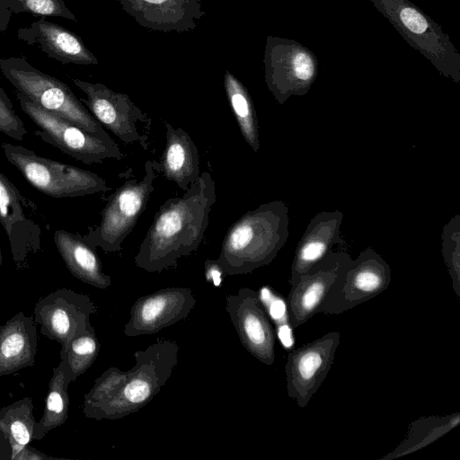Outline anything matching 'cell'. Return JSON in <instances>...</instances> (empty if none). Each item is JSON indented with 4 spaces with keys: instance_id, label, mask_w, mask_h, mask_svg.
Returning a JSON list of instances; mask_svg holds the SVG:
<instances>
[{
    "instance_id": "13",
    "label": "cell",
    "mask_w": 460,
    "mask_h": 460,
    "mask_svg": "<svg viewBox=\"0 0 460 460\" xmlns=\"http://www.w3.org/2000/svg\"><path fill=\"white\" fill-rule=\"evenodd\" d=\"M73 83L85 93L86 98L80 101L102 126L124 143H137L145 150L148 148V137L137 124L150 123V119L128 94L114 92L101 83L75 78Z\"/></svg>"
},
{
    "instance_id": "25",
    "label": "cell",
    "mask_w": 460,
    "mask_h": 460,
    "mask_svg": "<svg viewBox=\"0 0 460 460\" xmlns=\"http://www.w3.org/2000/svg\"><path fill=\"white\" fill-rule=\"evenodd\" d=\"M72 383L63 360L52 368V376L41 419L36 423L34 439L40 440L50 430L61 426L68 417V385Z\"/></svg>"
},
{
    "instance_id": "3",
    "label": "cell",
    "mask_w": 460,
    "mask_h": 460,
    "mask_svg": "<svg viewBox=\"0 0 460 460\" xmlns=\"http://www.w3.org/2000/svg\"><path fill=\"white\" fill-rule=\"evenodd\" d=\"M179 346L170 340H159L133 356L135 366L117 394L93 419L117 420L137 411L162 389L178 363Z\"/></svg>"
},
{
    "instance_id": "1",
    "label": "cell",
    "mask_w": 460,
    "mask_h": 460,
    "mask_svg": "<svg viewBox=\"0 0 460 460\" xmlns=\"http://www.w3.org/2000/svg\"><path fill=\"white\" fill-rule=\"evenodd\" d=\"M216 199L215 181L208 172L199 174L183 196L168 199L156 212L135 264L147 272H161L197 250Z\"/></svg>"
},
{
    "instance_id": "18",
    "label": "cell",
    "mask_w": 460,
    "mask_h": 460,
    "mask_svg": "<svg viewBox=\"0 0 460 460\" xmlns=\"http://www.w3.org/2000/svg\"><path fill=\"white\" fill-rule=\"evenodd\" d=\"M116 1L141 27L155 31H191L206 15L201 0Z\"/></svg>"
},
{
    "instance_id": "14",
    "label": "cell",
    "mask_w": 460,
    "mask_h": 460,
    "mask_svg": "<svg viewBox=\"0 0 460 460\" xmlns=\"http://www.w3.org/2000/svg\"><path fill=\"white\" fill-rule=\"evenodd\" d=\"M96 312L97 307L87 295L60 288L39 299L34 320L44 336L64 349L72 339L94 330L90 317Z\"/></svg>"
},
{
    "instance_id": "16",
    "label": "cell",
    "mask_w": 460,
    "mask_h": 460,
    "mask_svg": "<svg viewBox=\"0 0 460 460\" xmlns=\"http://www.w3.org/2000/svg\"><path fill=\"white\" fill-rule=\"evenodd\" d=\"M351 259L346 252L331 251L290 286L286 305L288 324L292 329L318 314L332 284Z\"/></svg>"
},
{
    "instance_id": "31",
    "label": "cell",
    "mask_w": 460,
    "mask_h": 460,
    "mask_svg": "<svg viewBox=\"0 0 460 460\" xmlns=\"http://www.w3.org/2000/svg\"><path fill=\"white\" fill-rule=\"evenodd\" d=\"M0 132L12 139L22 141L28 133L22 119L15 112L13 103L0 88Z\"/></svg>"
},
{
    "instance_id": "27",
    "label": "cell",
    "mask_w": 460,
    "mask_h": 460,
    "mask_svg": "<svg viewBox=\"0 0 460 460\" xmlns=\"http://www.w3.org/2000/svg\"><path fill=\"white\" fill-rule=\"evenodd\" d=\"M460 423V413L422 417L411 422L404 439L382 459H393L412 453L438 439Z\"/></svg>"
},
{
    "instance_id": "20",
    "label": "cell",
    "mask_w": 460,
    "mask_h": 460,
    "mask_svg": "<svg viewBox=\"0 0 460 460\" xmlns=\"http://www.w3.org/2000/svg\"><path fill=\"white\" fill-rule=\"evenodd\" d=\"M37 350L34 317L21 311L0 326V377L34 366Z\"/></svg>"
},
{
    "instance_id": "17",
    "label": "cell",
    "mask_w": 460,
    "mask_h": 460,
    "mask_svg": "<svg viewBox=\"0 0 460 460\" xmlns=\"http://www.w3.org/2000/svg\"><path fill=\"white\" fill-rule=\"evenodd\" d=\"M196 305L189 288H166L137 298L124 326L128 337L154 334L188 317Z\"/></svg>"
},
{
    "instance_id": "33",
    "label": "cell",
    "mask_w": 460,
    "mask_h": 460,
    "mask_svg": "<svg viewBox=\"0 0 460 460\" xmlns=\"http://www.w3.org/2000/svg\"><path fill=\"white\" fill-rule=\"evenodd\" d=\"M225 275L221 266L217 260L208 259L205 261V278L208 282L215 287H219Z\"/></svg>"
},
{
    "instance_id": "29",
    "label": "cell",
    "mask_w": 460,
    "mask_h": 460,
    "mask_svg": "<svg viewBox=\"0 0 460 460\" xmlns=\"http://www.w3.org/2000/svg\"><path fill=\"white\" fill-rule=\"evenodd\" d=\"M128 370L122 371L111 367L99 376L90 391L84 394L83 412L93 419V415L107 403L120 389L128 377Z\"/></svg>"
},
{
    "instance_id": "6",
    "label": "cell",
    "mask_w": 460,
    "mask_h": 460,
    "mask_svg": "<svg viewBox=\"0 0 460 460\" xmlns=\"http://www.w3.org/2000/svg\"><path fill=\"white\" fill-rule=\"evenodd\" d=\"M4 156L40 192L56 199L105 192L111 188L100 175L82 168L40 156L17 145L1 144Z\"/></svg>"
},
{
    "instance_id": "21",
    "label": "cell",
    "mask_w": 460,
    "mask_h": 460,
    "mask_svg": "<svg viewBox=\"0 0 460 460\" xmlns=\"http://www.w3.org/2000/svg\"><path fill=\"white\" fill-rule=\"evenodd\" d=\"M165 126V147L160 162H155L156 172L173 181L181 190H187L199 175V155L190 136L181 128Z\"/></svg>"
},
{
    "instance_id": "23",
    "label": "cell",
    "mask_w": 460,
    "mask_h": 460,
    "mask_svg": "<svg viewBox=\"0 0 460 460\" xmlns=\"http://www.w3.org/2000/svg\"><path fill=\"white\" fill-rule=\"evenodd\" d=\"M38 40L52 58L64 63L98 65L96 57L84 46L83 40L70 31L40 20L37 24Z\"/></svg>"
},
{
    "instance_id": "22",
    "label": "cell",
    "mask_w": 460,
    "mask_h": 460,
    "mask_svg": "<svg viewBox=\"0 0 460 460\" xmlns=\"http://www.w3.org/2000/svg\"><path fill=\"white\" fill-rule=\"evenodd\" d=\"M54 243L71 274L79 280L101 289L111 285V279L102 271L95 249L82 235L58 229Z\"/></svg>"
},
{
    "instance_id": "9",
    "label": "cell",
    "mask_w": 460,
    "mask_h": 460,
    "mask_svg": "<svg viewBox=\"0 0 460 460\" xmlns=\"http://www.w3.org/2000/svg\"><path fill=\"white\" fill-rule=\"evenodd\" d=\"M22 111L38 127L34 134L66 155L87 164L107 158L120 160L124 154L117 143L102 140L79 126L52 113L16 92Z\"/></svg>"
},
{
    "instance_id": "15",
    "label": "cell",
    "mask_w": 460,
    "mask_h": 460,
    "mask_svg": "<svg viewBox=\"0 0 460 460\" xmlns=\"http://www.w3.org/2000/svg\"><path fill=\"white\" fill-rule=\"evenodd\" d=\"M226 309L243 346L261 363L275 361V329L258 292L242 288L226 296Z\"/></svg>"
},
{
    "instance_id": "32",
    "label": "cell",
    "mask_w": 460,
    "mask_h": 460,
    "mask_svg": "<svg viewBox=\"0 0 460 460\" xmlns=\"http://www.w3.org/2000/svg\"><path fill=\"white\" fill-rule=\"evenodd\" d=\"M23 7L36 14L61 15L75 19L60 0H22Z\"/></svg>"
},
{
    "instance_id": "26",
    "label": "cell",
    "mask_w": 460,
    "mask_h": 460,
    "mask_svg": "<svg viewBox=\"0 0 460 460\" xmlns=\"http://www.w3.org/2000/svg\"><path fill=\"white\" fill-rule=\"evenodd\" d=\"M223 84L243 137L254 152H258L260 149L258 119L249 92L229 70L224 74Z\"/></svg>"
},
{
    "instance_id": "10",
    "label": "cell",
    "mask_w": 460,
    "mask_h": 460,
    "mask_svg": "<svg viewBox=\"0 0 460 460\" xmlns=\"http://www.w3.org/2000/svg\"><path fill=\"white\" fill-rule=\"evenodd\" d=\"M391 268L368 247L347 264L332 284L318 314H341L385 291L391 283Z\"/></svg>"
},
{
    "instance_id": "7",
    "label": "cell",
    "mask_w": 460,
    "mask_h": 460,
    "mask_svg": "<svg viewBox=\"0 0 460 460\" xmlns=\"http://www.w3.org/2000/svg\"><path fill=\"white\" fill-rule=\"evenodd\" d=\"M155 161H146L141 180H127L107 199L100 224L83 235L87 243L108 252L121 250L155 190Z\"/></svg>"
},
{
    "instance_id": "2",
    "label": "cell",
    "mask_w": 460,
    "mask_h": 460,
    "mask_svg": "<svg viewBox=\"0 0 460 460\" xmlns=\"http://www.w3.org/2000/svg\"><path fill=\"white\" fill-rule=\"evenodd\" d=\"M288 207L273 200L245 212L227 230L217 262L225 275H242L269 265L288 238Z\"/></svg>"
},
{
    "instance_id": "19",
    "label": "cell",
    "mask_w": 460,
    "mask_h": 460,
    "mask_svg": "<svg viewBox=\"0 0 460 460\" xmlns=\"http://www.w3.org/2000/svg\"><path fill=\"white\" fill-rule=\"evenodd\" d=\"M343 213L339 210L322 211L312 217L294 254L288 284L324 258L333 245L342 243L341 227Z\"/></svg>"
},
{
    "instance_id": "24",
    "label": "cell",
    "mask_w": 460,
    "mask_h": 460,
    "mask_svg": "<svg viewBox=\"0 0 460 460\" xmlns=\"http://www.w3.org/2000/svg\"><path fill=\"white\" fill-rule=\"evenodd\" d=\"M33 409L31 398L24 397L0 410V436L10 447V459L34 439Z\"/></svg>"
},
{
    "instance_id": "28",
    "label": "cell",
    "mask_w": 460,
    "mask_h": 460,
    "mask_svg": "<svg viewBox=\"0 0 460 460\" xmlns=\"http://www.w3.org/2000/svg\"><path fill=\"white\" fill-rule=\"evenodd\" d=\"M100 342L93 330L72 339L61 349L60 358L67 367L71 382H75L95 361L100 351Z\"/></svg>"
},
{
    "instance_id": "8",
    "label": "cell",
    "mask_w": 460,
    "mask_h": 460,
    "mask_svg": "<svg viewBox=\"0 0 460 460\" xmlns=\"http://www.w3.org/2000/svg\"><path fill=\"white\" fill-rule=\"evenodd\" d=\"M263 64L265 83L279 104L305 95L318 75L317 58L309 49L277 36L266 38Z\"/></svg>"
},
{
    "instance_id": "12",
    "label": "cell",
    "mask_w": 460,
    "mask_h": 460,
    "mask_svg": "<svg viewBox=\"0 0 460 460\" xmlns=\"http://www.w3.org/2000/svg\"><path fill=\"white\" fill-rule=\"evenodd\" d=\"M340 341V332H329L288 352L285 365L287 393L300 408L306 407L327 376Z\"/></svg>"
},
{
    "instance_id": "11",
    "label": "cell",
    "mask_w": 460,
    "mask_h": 460,
    "mask_svg": "<svg viewBox=\"0 0 460 460\" xmlns=\"http://www.w3.org/2000/svg\"><path fill=\"white\" fill-rule=\"evenodd\" d=\"M34 201L0 171V224L5 231L17 269L28 267L29 257L42 250V230Z\"/></svg>"
},
{
    "instance_id": "5",
    "label": "cell",
    "mask_w": 460,
    "mask_h": 460,
    "mask_svg": "<svg viewBox=\"0 0 460 460\" xmlns=\"http://www.w3.org/2000/svg\"><path fill=\"white\" fill-rule=\"evenodd\" d=\"M369 1L442 75L460 83V53L440 25L410 0Z\"/></svg>"
},
{
    "instance_id": "30",
    "label": "cell",
    "mask_w": 460,
    "mask_h": 460,
    "mask_svg": "<svg viewBox=\"0 0 460 460\" xmlns=\"http://www.w3.org/2000/svg\"><path fill=\"white\" fill-rule=\"evenodd\" d=\"M442 256L452 279L456 295L460 296V217L455 215L444 226L442 234Z\"/></svg>"
},
{
    "instance_id": "4",
    "label": "cell",
    "mask_w": 460,
    "mask_h": 460,
    "mask_svg": "<svg viewBox=\"0 0 460 460\" xmlns=\"http://www.w3.org/2000/svg\"><path fill=\"white\" fill-rule=\"evenodd\" d=\"M0 69L17 93L106 141L113 139L87 108L60 80L44 74L22 58L0 60Z\"/></svg>"
},
{
    "instance_id": "34",
    "label": "cell",
    "mask_w": 460,
    "mask_h": 460,
    "mask_svg": "<svg viewBox=\"0 0 460 460\" xmlns=\"http://www.w3.org/2000/svg\"><path fill=\"white\" fill-rule=\"evenodd\" d=\"M2 262H3V256H2V250H1V245H0V267L2 265Z\"/></svg>"
}]
</instances>
